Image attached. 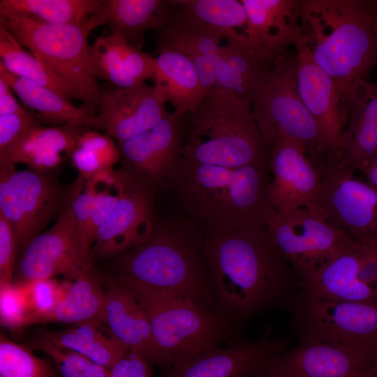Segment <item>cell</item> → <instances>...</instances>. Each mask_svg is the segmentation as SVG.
Returning a JSON list of instances; mask_svg holds the SVG:
<instances>
[{
	"label": "cell",
	"instance_id": "cell-49",
	"mask_svg": "<svg viewBox=\"0 0 377 377\" xmlns=\"http://www.w3.org/2000/svg\"><path fill=\"white\" fill-rule=\"evenodd\" d=\"M373 1V4H374V8L376 10V12L377 13V0H372Z\"/></svg>",
	"mask_w": 377,
	"mask_h": 377
},
{
	"label": "cell",
	"instance_id": "cell-47",
	"mask_svg": "<svg viewBox=\"0 0 377 377\" xmlns=\"http://www.w3.org/2000/svg\"><path fill=\"white\" fill-rule=\"evenodd\" d=\"M360 171L366 176L367 183L377 191V156Z\"/></svg>",
	"mask_w": 377,
	"mask_h": 377
},
{
	"label": "cell",
	"instance_id": "cell-34",
	"mask_svg": "<svg viewBox=\"0 0 377 377\" xmlns=\"http://www.w3.org/2000/svg\"><path fill=\"white\" fill-rule=\"evenodd\" d=\"M0 64L10 73L51 89L70 101L71 93L58 82L38 59L26 50L16 38L0 24Z\"/></svg>",
	"mask_w": 377,
	"mask_h": 377
},
{
	"label": "cell",
	"instance_id": "cell-35",
	"mask_svg": "<svg viewBox=\"0 0 377 377\" xmlns=\"http://www.w3.org/2000/svg\"><path fill=\"white\" fill-rule=\"evenodd\" d=\"M171 2L195 21L223 33L225 38L232 33H240L238 29L244 34L247 17L241 1L175 0Z\"/></svg>",
	"mask_w": 377,
	"mask_h": 377
},
{
	"label": "cell",
	"instance_id": "cell-17",
	"mask_svg": "<svg viewBox=\"0 0 377 377\" xmlns=\"http://www.w3.org/2000/svg\"><path fill=\"white\" fill-rule=\"evenodd\" d=\"M376 367L377 360L369 356L303 337L265 364L276 377H373Z\"/></svg>",
	"mask_w": 377,
	"mask_h": 377
},
{
	"label": "cell",
	"instance_id": "cell-8",
	"mask_svg": "<svg viewBox=\"0 0 377 377\" xmlns=\"http://www.w3.org/2000/svg\"><path fill=\"white\" fill-rule=\"evenodd\" d=\"M251 106L268 148L279 139L289 138L301 143L318 165L327 163L329 153L320 131L299 93L295 52L288 50L276 59Z\"/></svg>",
	"mask_w": 377,
	"mask_h": 377
},
{
	"label": "cell",
	"instance_id": "cell-46",
	"mask_svg": "<svg viewBox=\"0 0 377 377\" xmlns=\"http://www.w3.org/2000/svg\"><path fill=\"white\" fill-rule=\"evenodd\" d=\"M14 94L6 81L0 77V116L26 110L18 102Z\"/></svg>",
	"mask_w": 377,
	"mask_h": 377
},
{
	"label": "cell",
	"instance_id": "cell-33",
	"mask_svg": "<svg viewBox=\"0 0 377 377\" xmlns=\"http://www.w3.org/2000/svg\"><path fill=\"white\" fill-rule=\"evenodd\" d=\"M102 0H1L0 12L50 24H78L97 14Z\"/></svg>",
	"mask_w": 377,
	"mask_h": 377
},
{
	"label": "cell",
	"instance_id": "cell-38",
	"mask_svg": "<svg viewBox=\"0 0 377 377\" xmlns=\"http://www.w3.org/2000/svg\"><path fill=\"white\" fill-rule=\"evenodd\" d=\"M29 347L49 356L61 377H110L109 368L79 353L61 348L39 334L29 342Z\"/></svg>",
	"mask_w": 377,
	"mask_h": 377
},
{
	"label": "cell",
	"instance_id": "cell-1",
	"mask_svg": "<svg viewBox=\"0 0 377 377\" xmlns=\"http://www.w3.org/2000/svg\"><path fill=\"white\" fill-rule=\"evenodd\" d=\"M215 294L214 313L237 336L253 318L274 309L292 311L302 294L298 274L266 226L225 232L202 230Z\"/></svg>",
	"mask_w": 377,
	"mask_h": 377
},
{
	"label": "cell",
	"instance_id": "cell-9",
	"mask_svg": "<svg viewBox=\"0 0 377 377\" xmlns=\"http://www.w3.org/2000/svg\"><path fill=\"white\" fill-rule=\"evenodd\" d=\"M299 338L350 349L377 360V303L339 302L301 296L291 311Z\"/></svg>",
	"mask_w": 377,
	"mask_h": 377
},
{
	"label": "cell",
	"instance_id": "cell-43",
	"mask_svg": "<svg viewBox=\"0 0 377 377\" xmlns=\"http://www.w3.org/2000/svg\"><path fill=\"white\" fill-rule=\"evenodd\" d=\"M38 123L34 114L27 110L0 116V156L5 154L28 129Z\"/></svg>",
	"mask_w": 377,
	"mask_h": 377
},
{
	"label": "cell",
	"instance_id": "cell-13",
	"mask_svg": "<svg viewBox=\"0 0 377 377\" xmlns=\"http://www.w3.org/2000/svg\"><path fill=\"white\" fill-rule=\"evenodd\" d=\"M294 47L300 95L320 131L329 153L327 164L339 166L350 108L334 80L314 61L303 37Z\"/></svg>",
	"mask_w": 377,
	"mask_h": 377
},
{
	"label": "cell",
	"instance_id": "cell-44",
	"mask_svg": "<svg viewBox=\"0 0 377 377\" xmlns=\"http://www.w3.org/2000/svg\"><path fill=\"white\" fill-rule=\"evenodd\" d=\"M17 250L16 238L9 223L0 216V286L13 283Z\"/></svg>",
	"mask_w": 377,
	"mask_h": 377
},
{
	"label": "cell",
	"instance_id": "cell-31",
	"mask_svg": "<svg viewBox=\"0 0 377 377\" xmlns=\"http://www.w3.org/2000/svg\"><path fill=\"white\" fill-rule=\"evenodd\" d=\"M105 303L103 280L91 263L72 279L64 298L43 323L74 325L94 319L103 320Z\"/></svg>",
	"mask_w": 377,
	"mask_h": 377
},
{
	"label": "cell",
	"instance_id": "cell-16",
	"mask_svg": "<svg viewBox=\"0 0 377 377\" xmlns=\"http://www.w3.org/2000/svg\"><path fill=\"white\" fill-rule=\"evenodd\" d=\"M65 207L52 227L34 239L22 251L13 282L54 278L73 279L92 263L82 256L77 227L70 206Z\"/></svg>",
	"mask_w": 377,
	"mask_h": 377
},
{
	"label": "cell",
	"instance_id": "cell-48",
	"mask_svg": "<svg viewBox=\"0 0 377 377\" xmlns=\"http://www.w3.org/2000/svg\"><path fill=\"white\" fill-rule=\"evenodd\" d=\"M251 377H276L265 367Z\"/></svg>",
	"mask_w": 377,
	"mask_h": 377
},
{
	"label": "cell",
	"instance_id": "cell-45",
	"mask_svg": "<svg viewBox=\"0 0 377 377\" xmlns=\"http://www.w3.org/2000/svg\"><path fill=\"white\" fill-rule=\"evenodd\" d=\"M110 370V377H154L151 362L133 350H129Z\"/></svg>",
	"mask_w": 377,
	"mask_h": 377
},
{
	"label": "cell",
	"instance_id": "cell-27",
	"mask_svg": "<svg viewBox=\"0 0 377 377\" xmlns=\"http://www.w3.org/2000/svg\"><path fill=\"white\" fill-rule=\"evenodd\" d=\"M170 8L165 0H102L97 15L111 34L142 50L146 32L161 27Z\"/></svg>",
	"mask_w": 377,
	"mask_h": 377
},
{
	"label": "cell",
	"instance_id": "cell-25",
	"mask_svg": "<svg viewBox=\"0 0 377 377\" xmlns=\"http://www.w3.org/2000/svg\"><path fill=\"white\" fill-rule=\"evenodd\" d=\"M377 156V84L357 80L353 84L350 112L339 165L353 174Z\"/></svg>",
	"mask_w": 377,
	"mask_h": 377
},
{
	"label": "cell",
	"instance_id": "cell-30",
	"mask_svg": "<svg viewBox=\"0 0 377 377\" xmlns=\"http://www.w3.org/2000/svg\"><path fill=\"white\" fill-rule=\"evenodd\" d=\"M155 59L154 80L163 88L166 101L178 112L188 114L193 111L207 91L191 61L177 51L165 49L158 50Z\"/></svg>",
	"mask_w": 377,
	"mask_h": 377
},
{
	"label": "cell",
	"instance_id": "cell-28",
	"mask_svg": "<svg viewBox=\"0 0 377 377\" xmlns=\"http://www.w3.org/2000/svg\"><path fill=\"white\" fill-rule=\"evenodd\" d=\"M0 77L3 78L23 104L31 110L38 121L45 120L54 123L77 125L95 130H102L97 116H93L57 91L17 77L0 64Z\"/></svg>",
	"mask_w": 377,
	"mask_h": 377
},
{
	"label": "cell",
	"instance_id": "cell-37",
	"mask_svg": "<svg viewBox=\"0 0 377 377\" xmlns=\"http://www.w3.org/2000/svg\"><path fill=\"white\" fill-rule=\"evenodd\" d=\"M1 377H54L50 361L36 356L29 346L0 335Z\"/></svg>",
	"mask_w": 377,
	"mask_h": 377
},
{
	"label": "cell",
	"instance_id": "cell-40",
	"mask_svg": "<svg viewBox=\"0 0 377 377\" xmlns=\"http://www.w3.org/2000/svg\"><path fill=\"white\" fill-rule=\"evenodd\" d=\"M72 279L59 282L54 278L25 282L31 314V325L43 323L64 298ZM19 283V282H18Z\"/></svg>",
	"mask_w": 377,
	"mask_h": 377
},
{
	"label": "cell",
	"instance_id": "cell-21",
	"mask_svg": "<svg viewBox=\"0 0 377 377\" xmlns=\"http://www.w3.org/2000/svg\"><path fill=\"white\" fill-rule=\"evenodd\" d=\"M105 303L103 321L130 350L151 363L169 369L174 361L156 344L149 318L133 293L117 276L103 277Z\"/></svg>",
	"mask_w": 377,
	"mask_h": 377
},
{
	"label": "cell",
	"instance_id": "cell-7",
	"mask_svg": "<svg viewBox=\"0 0 377 377\" xmlns=\"http://www.w3.org/2000/svg\"><path fill=\"white\" fill-rule=\"evenodd\" d=\"M145 311L161 350L173 361L241 339L215 313L174 291L142 285L118 275Z\"/></svg>",
	"mask_w": 377,
	"mask_h": 377
},
{
	"label": "cell",
	"instance_id": "cell-42",
	"mask_svg": "<svg viewBox=\"0 0 377 377\" xmlns=\"http://www.w3.org/2000/svg\"><path fill=\"white\" fill-rule=\"evenodd\" d=\"M1 325L20 331L31 325V314L24 283L0 286Z\"/></svg>",
	"mask_w": 377,
	"mask_h": 377
},
{
	"label": "cell",
	"instance_id": "cell-4",
	"mask_svg": "<svg viewBox=\"0 0 377 377\" xmlns=\"http://www.w3.org/2000/svg\"><path fill=\"white\" fill-rule=\"evenodd\" d=\"M269 149L251 104L228 90H208L186 114L181 156L193 162L239 168L269 161Z\"/></svg>",
	"mask_w": 377,
	"mask_h": 377
},
{
	"label": "cell",
	"instance_id": "cell-50",
	"mask_svg": "<svg viewBox=\"0 0 377 377\" xmlns=\"http://www.w3.org/2000/svg\"><path fill=\"white\" fill-rule=\"evenodd\" d=\"M373 377H377V367L376 369V371H375L374 376Z\"/></svg>",
	"mask_w": 377,
	"mask_h": 377
},
{
	"label": "cell",
	"instance_id": "cell-29",
	"mask_svg": "<svg viewBox=\"0 0 377 377\" xmlns=\"http://www.w3.org/2000/svg\"><path fill=\"white\" fill-rule=\"evenodd\" d=\"M38 334L61 348L79 353L109 369L130 350L99 319L71 325L60 331L43 330Z\"/></svg>",
	"mask_w": 377,
	"mask_h": 377
},
{
	"label": "cell",
	"instance_id": "cell-19",
	"mask_svg": "<svg viewBox=\"0 0 377 377\" xmlns=\"http://www.w3.org/2000/svg\"><path fill=\"white\" fill-rule=\"evenodd\" d=\"M154 228L151 193L133 181L99 228L90 260L123 254L144 243Z\"/></svg>",
	"mask_w": 377,
	"mask_h": 377
},
{
	"label": "cell",
	"instance_id": "cell-10",
	"mask_svg": "<svg viewBox=\"0 0 377 377\" xmlns=\"http://www.w3.org/2000/svg\"><path fill=\"white\" fill-rule=\"evenodd\" d=\"M61 197L59 186L47 173L20 170L0 161V216L13 228L17 249L23 251L41 234L56 214Z\"/></svg>",
	"mask_w": 377,
	"mask_h": 377
},
{
	"label": "cell",
	"instance_id": "cell-23",
	"mask_svg": "<svg viewBox=\"0 0 377 377\" xmlns=\"http://www.w3.org/2000/svg\"><path fill=\"white\" fill-rule=\"evenodd\" d=\"M247 17L244 39L256 52L274 61L302 37L297 1L241 0Z\"/></svg>",
	"mask_w": 377,
	"mask_h": 377
},
{
	"label": "cell",
	"instance_id": "cell-6",
	"mask_svg": "<svg viewBox=\"0 0 377 377\" xmlns=\"http://www.w3.org/2000/svg\"><path fill=\"white\" fill-rule=\"evenodd\" d=\"M0 24L6 27L59 82L82 109L96 116L101 90L89 61L88 38L103 25L97 14L78 24L56 25L0 12Z\"/></svg>",
	"mask_w": 377,
	"mask_h": 377
},
{
	"label": "cell",
	"instance_id": "cell-11",
	"mask_svg": "<svg viewBox=\"0 0 377 377\" xmlns=\"http://www.w3.org/2000/svg\"><path fill=\"white\" fill-rule=\"evenodd\" d=\"M265 226L274 244L300 280L354 239L323 216L305 208L286 213L274 210Z\"/></svg>",
	"mask_w": 377,
	"mask_h": 377
},
{
	"label": "cell",
	"instance_id": "cell-12",
	"mask_svg": "<svg viewBox=\"0 0 377 377\" xmlns=\"http://www.w3.org/2000/svg\"><path fill=\"white\" fill-rule=\"evenodd\" d=\"M321 216L359 242L377 249V191L339 166L320 167Z\"/></svg>",
	"mask_w": 377,
	"mask_h": 377
},
{
	"label": "cell",
	"instance_id": "cell-2",
	"mask_svg": "<svg viewBox=\"0 0 377 377\" xmlns=\"http://www.w3.org/2000/svg\"><path fill=\"white\" fill-rule=\"evenodd\" d=\"M269 161L239 168L198 163L179 155L165 179L179 204L202 229L261 228L274 210Z\"/></svg>",
	"mask_w": 377,
	"mask_h": 377
},
{
	"label": "cell",
	"instance_id": "cell-22",
	"mask_svg": "<svg viewBox=\"0 0 377 377\" xmlns=\"http://www.w3.org/2000/svg\"><path fill=\"white\" fill-rule=\"evenodd\" d=\"M186 114L168 112L151 128L118 142L121 160L127 168L145 179H165L181 154Z\"/></svg>",
	"mask_w": 377,
	"mask_h": 377
},
{
	"label": "cell",
	"instance_id": "cell-18",
	"mask_svg": "<svg viewBox=\"0 0 377 377\" xmlns=\"http://www.w3.org/2000/svg\"><path fill=\"white\" fill-rule=\"evenodd\" d=\"M166 99L158 84L101 91L97 117L103 131L118 142L156 126L166 115Z\"/></svg>",
	"mask_w": 377,
	"mask_h": 377
},
{
	"label": "cell",
	"instance_id": "cell-15",
	"mask_svg": "<svg viewBox=\"0 0 377 377\" xmlns=\"http://www.w3.org/2000/svg\"><path fill=\"white\" fill-rule=\"evenodd\" d=\"M269 149L273 175L269 197L274 209L286 213L305 208L321 216L318 206L323 184L320 167L296 140L281 138Z\"/></svg>",
	"mask_w": 377,
	"mask_h": 377
},
{
	"label": "cell",
	"instance_id": "cell-36",
	"mask_svg": "<svg viewBox=\"0 0 377 377\" xmlns=\"http://www.w3.org/2000/svg\"><path fill=\"white\" fill-rule=\"evenodd\" d=\"M89 177L95 196L87 235L88 243L91 249L99 228L134 180L128 173L114 168L101 170Z\"/></svg>",
	"mask_w": 377,
	"mask_h": 377
},
{
	"label": "cell",
	"instance_id": "cell-5",
	"mask_svg": "<svg viewBox=\"0 0 377 377\" xmlns=\"http://www.w3.org/2000/svg\"><path fill=\"white\" fill-rule=\"evenodd\" d=\"M119 265V275L183 295L214 313L213 280L198 230L168 224L154 227L144 243L121 254Z\"/></svg>",
	"mask_w": 377,
	"mask_h": 377
},
{
	"label": "cell",
	"instance_id": "cell-32",
	"mask_svg": "<svg viewBox=\"0 0 377 377\" xmlns=\"http://www.w3.org/2000/svg\"><path fill=\"white\" fill-rule=\"evenodd\" d=\"M219 55L233 73L237 84V97L251 104L272 71L274 61L256 52L243 34L235 32L225 38Z\"/></svg>",
	"mask_w": 377,
	"mask_h": 377
},
{
	"label": "cell",
	"instance_id": "cell-20",
	"mask_svg": "<svg viewBox=\"0 0 377 377\" xmlns=\"http://www.w3.org/2000/svg\"><path fill=\"white\" fill-rule=\"evenodd\" d=\"M157 31V50L177 51L193 63L200 82L207 91L216 87V73L222 66L219 55L225 35L195 21L170 1V8Z\"/></svg>",
	"mask_w": 377,
	"mask_h": 377
},
{
	"label": "cell",
	"instance_id": "cell-26",
	"mask_svg": "<svg viewBox=\"0 0 377 377\" xmlns=\"http://www.w3.org/2000/svg\"><path fill=\"white\" fill-rule=\"evenodd\" d=\"M86 128L71 124L50 127L38 123L0 156V161L15 165L23 163L32 170L47 173L63 162V153L71 158L80 135Z\"/></svg>",
	"mask_w": 377,
	"mask_h": 377
},
{
	"label": "cell",
	"instance_id": "cell-3",
	"mask_svg": "<svg viewBox=\"0 0 377 377\" xmlns=\"http://www.w3.org/2000/svg\"><path fill=\"white\" fill-rule=\"evenodd\" d=\"M304 40L314 61L335 82L350 108L357 80L377 66V13L373 1L299 0Z\"/></svg>",
	"mask_w": 377,
	"mask_h": 377
},
{
	"label": "cell",
	"instance_id": "cell-41",
	"mask_svg": "<svg viewBox=\"0 0 377 377\" xmlns=\"http://www.w3.org/2000/svg\"><path fill=\"white\" fill-rule=\"evenodd\" d=\"M66 199L78 229L82 256L86 261L92 263L87 235L95 196L89 177L79 175L70 187Z\"/></svg>",
	"mask_w": 377,
	"mask_h": 377
},
{
	"label": "cell",
	"instance_id": "cell-24",
	"mask_svg": "<svg viewBox=\"0 0 377 377\" xmlns=\"http://www.w3.org/2000/svg\"><path fill=\"white\" fill-rule=\"evenodd\" d=\"M89 61L95 77L128 88L145 83L154 78L156 59L110 34L101 36L89 46Z\"/></svg>",
	"mask_w": 377,
	"mask_h": 377
},
{
	"label": "cell",
	"instance_id": "cell-14",
	"mask_svg": "<svg viewBox=\"0 0 377 377\" xmlns=\"http://www.w3.org/2000/svg\"><path fill=\"white\" fill-rule=\"evenodd\" d=\"M269 326L256 339H237L195 354L176 356L163 377H251L274 355L288 349L290 337L273 338Z\"/></svg>",
	"mask_w": 377,
	"mask_h": 377
},
{
	"label": "cell",
	"instance_id": "cell-39",
	"mask_svg": "<svg viewBox=\"0 0 377 377\" xmlns=\"http://www.w3.org/2000/svg\"><path fill=\"white\" fill-rule=\"evenodd\" d=\"M77 149L82 163L93 172L113 168L121 160L112 138L95 129L87 128L81 133Z\"/></svg>",
	"mask_w": 377,
	"mask_h": 377
}]
</instances>
